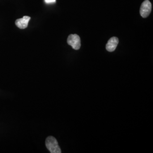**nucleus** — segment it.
<instances>
[{"instance_id": "f257e3e1", "label": "nucleus", "mask_w": 153, "mask_h": 153, "mask_svg": "<svg viewBox=\"0 0 153 153\" xmlns=\"http://www.w3.org/2000/svg\"><path fill=\"white\" fill-rule=\"evenodd\" d=\"M45 145L48 150L51 153H61L60 148L58 142L55 137L49 136L47 138L45 141Z\"/></svg>"}, {"instance_id": "f03ea898", "label": "nucleus", "mask_w": 153, "mask_h": 153, "mask_svg": "<svg viewBox=\"0 0 153 153\" xmlns=\"http://www.w3.org/2000/svg\"><path fill=\"white\" fill-rule=\"evenodd\" d=\"M67 42L68 44L75 50H78L81 47V39L76 34L70 35L68 38Z\"/></svg>"}, {"instance_id": "7ed1b4c3", "label": "nucleus", "mask_w": 153, "mask_h": 153, "mask_svg": "<svg viewBox=\"0 0 153 153\" xmlns=\"http://www.w3.org/2000/svg\"><path fill=\"white\" fill-rule=\"evenodd\" d=\"M152 4L149 0H145L142 2L140 7V15L143 18L148 17L152 11Z\"/></svg>"}, {"instance_id": "20e7f679", "label": "nucleus", "mask_w": 153, "mask_h": 153, "mask_svg": "<svg viewBox=\"0 0 153 153\" xmlns=\"http://www.w3.org/2000/svg\"><path fill=\"white\" fill-rule=\"evenodd\" d=\"M30 19V16H24L22 18L16 19L15 22L16 25L20 29H25L27 27L28 22Z\"/></svg>"}, {"instance_id": "39448f33", "label": "nucleus", "mask_w": 153, "mask_h": 153, "mask_svg": "<svg viewBox=\"0 0 153 153\" xmlns=\"http://www.w3.org/2000/svg\"><path fill=\"white\" fill-rule=\"evenodd\" d=\"M119 43V39L116 37H112L109 39L106 44V49L108 52L114 51Z\"/></svg>"}, {"instance_id": "423d86ee", "label": "nucleus", "mask_w": 153, "mask_h": 153, "mask_svg": "<svg viewBox=\"0 0 153 153\" xmlns=\"http://www.w3.org/2000/svg\"><path fill=\"white\" fill-rule=\"evenodd\" d=\"M44 1H45V2L46 4H49L55 3L56 1V0H44Z\"/></svg>"}]
</instances>
